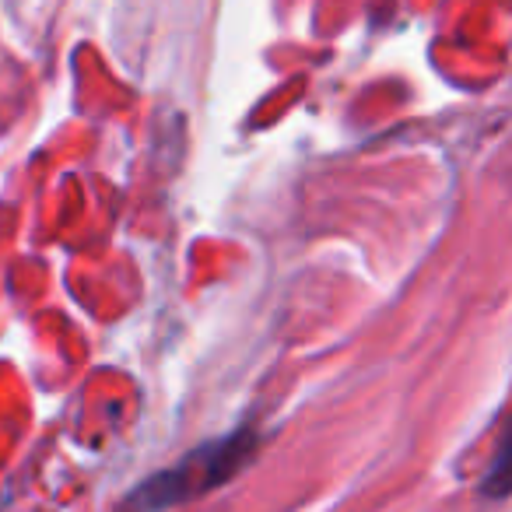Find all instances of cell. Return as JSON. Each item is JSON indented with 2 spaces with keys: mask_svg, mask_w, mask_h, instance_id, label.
Segmentation results:
<instances>
[{
  "mask_svg": "<svg viewBox=\"0 0 512 512\" xmlns=\"http://www.w3.org/2000/svg\"><path fill=\"white\" fill-rule=\"evenodd\" d=\"M249 453H253V435H232V439L214 442V446L193 453L190 460L179 463V470H169V474L144 484L141 495L151 509L183 502V498L207 491L211 484H221L225 477H232L239 470V463H246Z\"/></svg>",
  "mask_w": 512,
  "mask_h": 512,
  "instance_id": "1",
  "label": "cell"
}]
</instances>
